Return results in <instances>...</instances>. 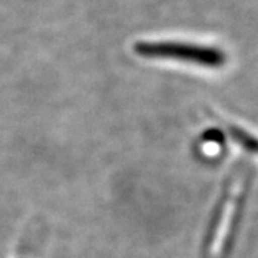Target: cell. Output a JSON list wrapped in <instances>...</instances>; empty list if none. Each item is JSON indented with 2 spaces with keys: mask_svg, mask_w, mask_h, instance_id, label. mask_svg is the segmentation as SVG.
<instances>
[{
  "mask_svg": "<svg viewBox=\"0 0 258 258\" xmlns=\"http://www.w3.org/2000/svg\"><path fill=\"white\" fill-rule=\"evenodd\" d=\"M137 53L145 57L171 59L205 68H220L227 57L217 47H208L184 42H141L135 46Z\"/></svg>",
  "mask_w": 258,
  "mask_h": 258,
  "instance_id": "6da1fadb",
  "label": "cell"
},
{
  "mask_svg": "<svg viewBox=\"0 0 258 258\" xmlns=\"http://www.w3.org/2000/svg\"><path fill=\"white\" fill-rule=\"evenodd\" d=\"M230 134L231 138L234 139L240 147L244 148L245 151L258 154V139L254 138L252 135H249L240 128H234V126L230 128Z\"/></svg>",
  "mask_w": 258,
  "mask_h": 258,
  "instance_id": "7a4b0ae2",
  "label": "cell"
}]
</instances>
